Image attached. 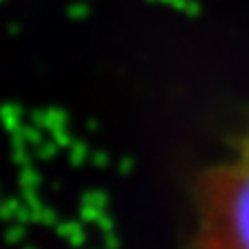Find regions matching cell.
<instances>
[{"label": "cell", "mask_w": 249, "mask_h": 249, "mask_svg": "<svg viewBox=\"0 0 249 249\" xmlns=\"http://www.w3.org/2000/svg\"><path fill=\"white\" fill-rule=\"evenodd\" d=\"M197 249H249V131L230 158L203 173L197 193Z\"/></svg>", "instance_id": "1"}]
</instances>
